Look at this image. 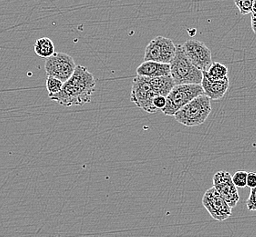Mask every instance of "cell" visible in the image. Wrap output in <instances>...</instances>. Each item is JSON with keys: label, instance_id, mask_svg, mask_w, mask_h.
Here are the masks:
<instances>
[{"label": "cell", "instance_id": "1", "mask_svg": "<svg viewBox=\"0 0 256 237\" xmlns=\"http://www.w3.org/2000/svg\"><path fill=\"white\" fill-rule=\"evenodd\" d=\"M96 88V80L87 68L77 66L75 72L67 82L64 83L62 92L53 97V102L65 106H82L92 102Z\"/></svg>", "mask_w": 256, "mask_h": 237}, {"label": "cell", "instance_id": "2", "mask_svg": "<svg viewBox=\"0 0 256 237\" xmlns=\"http://www.w3.org/2000/svg\"><path fill=\"white\" fill-rule=\"evenodd\" d=\"M170 76L175 85H202L204 72L190 60L182 46H177L174 60L170 63Z\"/></svg>", "mask_w": 256, "mask_h": 237}, {"label": "cell", "instance_id": "3", "mask_svg": "<svg viewBox=\"0 0 256 237\" xmlns=\"http://www.w3.org/2000/svg\"><path fill=\"white\" fill-rule=\"evenodd\" d=\"M210 114V100L206 95H202L179 110L174 118L176 122L186 127H198L204 124Z\"/></svg>", "mask_w": 256, "mask_h": 237}, {"label": "cell", "instance_id": "4", "mask_svg": "<svg viewBox=\"0 0 256 237\" xmlns=\"http://www.w3.org/2000/svg\"><path fill=\"white\" fill-rule=\"evenodd\" d=\"M205 95L202 85H179L167 97V105L162 110L166 116H175L179 110L200 96Z\"/></svg>", "mask_w": 256, "mask_h": 237}, {"label": "cell", "instance_id": "5", "mask_svg": "<svg viewBox=\"0 0 256 237\" xmlns=\"http://www.w3.org/2000/svg\"><path fill=\"white\" fill-rule=\"evenodd\" d=\"M177 50L174 42L165 36H157L148 43L145 50L144 60L168 64L174 60Z\"/></svg>", "mask_w": 256, "mask_h": 237}, {"label": "cell", "instance_id": "6", "mask_svg": "<svg viewBox=\"0 0 256 237\" xmlns=\"http://www.w3.org/2000/svg\"><path fill=\"white\" fill-rule=\"evenodd\" d=\"M156 97L147 78L140 76L134 78L130 100L138 108L150 114L158 112L159 110L155 108L154 104V98Z\"/></svg>", "mask_w": 256, "mask_h": 237}, {"label": "cell", "instance_id": "7", "mask_svg": "<svg viewBox=\"0 0 256 237\" xmlns=\"http://www.w3.org/2000/svg\"><path fill=\"white\" fill-rule=\"evenodd\" d=\"M45 68L48 77L54 78L65 83L73 76L77 66L70 55L56 52L52 58L46 60Z\"/></svg>", "mask_w": 256, "mask_h": 237}, {"label": "cell", "instance_id": "8", "mask_svg": "<svg viewBox=\"0 0 256 237\" xmlns=\"http://www.w3.org/2000/svg\"><path fill=\"white\" fill-rule=\"evenodd\" d=\"M202 206L210 214L212 219L218 222H224L229 219L232 214V209L226 200L212 187L206 192L202 197Z\"/></svg>", "mask_w": 256, "mask_h": 237}, {"label": "cell", "instance_id": "9", "mask_svg": "<svg viewBox=\"0 0 256 237\" xmlns=\"http://www.w3.org/2000/svg\"><path fill=\"white\" fill-rule=\"evenodd\" d=\"M185 53L195 67L202 72H208L212 65V52L204 42L190 40L184 44Z\"/></svg>", "mask_w": 256, "mask_h": 237}, {"label": "cell", "instance_id": "10", "mask_svg": "<svg viewBox=\"0 0 256 237\" xmlns=\"http://www.w3.org/2000/svg\"><path fill=\"white\" fill-rule=\"evenodd\" d=\"M214 187L232 209L237 206L240 201V196L238 188L232 182V176H230V172L224 170L216 172L214 176Z\"/></svg>", "mask_w": 256, "mask_h": 237}, {"label": "cell", "instance_id": "11", "mask_svg": "<svg viewBox=\"0 0 256 237\" xmlns=\"http://www.w3.org/2000/svg\"><path fill=\"white\" fill-rule=\"evenodd\" d=\"M202 87L204 90L205 95L210 100H220L224 98L230 88V78H226V80L220 82H212L204 75Z\"/></svg>", "mask_w": 256, "mask_h": 237}, {"label": "cell", "instance_id": "12", "mask_svg": "<svg viewBox=\"0 0 256 237\" xmlns=\"http://www.w3.org/2000/svg\"><path fill=\"white\" fill-rule=\"evenodd\" d=\"M137 74L140 77L148 78L170 76V65L160 64L157 62H144L137 68Z\"/></svg>", "mask_w": 256, "mask_h": 237}, {"label": "cell", "instance_id": "13", "mask_svg": "<svg viewBox=\"0 0 256 237\" xmlns=\"http://www.w3.org/2000/svg\"><path fill=\"white\" fill-rule=\"evenodd\" d=\"M148 78V84L152 88L156 96H162L167 98L172 92V90L174 88L175 82L172 76L166 77L154 78Z\"/></svg>", "mask_w": 256, "mask_h": 237}, {"label": "cell", "instance_id": "14", "mask_svg": "<svg viewBox=\"0 0 256 237\" xmlns=\"http://www.w3.org/2000/svg\"><path fill=\"white\" fill-rule=\"evenodd\" d=\"M35 52L38 57L48 60L56 53L55 45L50 38H42L35 43Z\"/></svg>", "mask_w": 256, "mask_h": 237}, {"label": "cell", "instance_id": "15", "mask_svg": "<svg viewBox=\"0 0 256 237\" xmlns=\"http://www.w3.org/2000/svg\"><path fill=\"white\" fill-rule=\"evenodd\" d=\"M228 73L229 70L226 65L219 62H214L208 72H204V75L212 82H220L226 80V78H229Z\"/></svg>", "mask_w": 256, "mask_h": 237}, {"label": "cell", "instance_id": "16", "mask_svg": "<svg viewBox=\"0 0 256 237\" xmlns=\"http://www.w3.org/2000/svg\"><path fill=\"white\" fill-rule=\"evenodd\" d=\"M63 86H64V82H62V80H56L54 78H48L46 90L50 94V98L60 92L63 88Z\"/></svg>", "mask_w": 256, "mask_h": 237}, {"label": "cell", "instance_id": "17", "mask_svg": "<svg viewBox=\"0 0 256 237\" xmlns=\"http://www.w3.org/2000/svg\"><path fill=\"white\" fill-rule=\"evenodd\" d=\"M236 6L239 8L242 15L252 14V8H254V1L252 0H237L234 2Z\"/></svg>", "mask_w": 256, "mask_h": 237}, {"label": "cell", "instance_id": "18", "mask_svg": "<svg viewBox=\"0 0 256 237\" xmlns=\"http://www.w3.org/2000/svg\"><path fill=\"white\" fill-rule=\"evenodd\" d=\"M247 177L248 172L240 170L236 172L234 176H232V182L237 188L242 189L244 187H247Z\"/></svg>", "mask_w": 256, "mask_h": 237}, {"label": "cell", "instance_id": "19", "mask_svg": "<svg viewBox=\"0 0 256 237\" xmlns=\"http://www.w3.org/2000/svg\"><path fill=\"white\" fill-rule=\"evenodd\" d=\"M246 207L249 212H256V188L251 190L250 196L246 201Z\"/></svg>", "mask_w": 256, "mask_h": 237}, {"label": "cell", "instance_id": "20", "mask_svg": "<svg viewBox=\"0 0 256 237\" xmlns=\"http://www.w3.org/2000/svg\"><path fill=\"white\" fill-rule=\"evenodd\" d=\"M154 104L155 108H157L158 110H162L167 105V98L162 97V96H157L156 98H154Z\"/></svg>", "mask_w": 256, "mask_h": 237}, {"label": "cell", "instance_id": "21", "mask_svg": "<svg viewBox=\"0 0 256 237\" xmlns=\"http://www.w3.org/2000/svg\"><path fill=\"white\" fill-rule=\"evenodd\" d=\"M247 187L249 189H254L256 188V172H249L247 177Z\"/></svg>", "mask_w": 256, "mask_h": 237}, {"label": "cell", "instance_id": "22", "mask_svg": "<svg viewBox=\"0 0 256 237\" xmlns=\"http://www.w3.org/2000/svg\"><path fill=\"white\" fill-rule=\"evenodd\" d=\"M252 30L256 34V13H252L251 16Z\"/></svg>", "mask_w": 256, "mask_h": 237}, {"label": "cell", "instance_id": "23", "mask_svg": "<svg viewBox=\"0 0 256 237\" xmlns=\"http://www.w3.org/2000/svg\"><path fill=\"white\" fill-rule=\"evenodd\" d=\"M252 13H256V1H254V8H252Z\"/></svg>", "mask_w": 256, "mask_h": 237}]
</instances>
